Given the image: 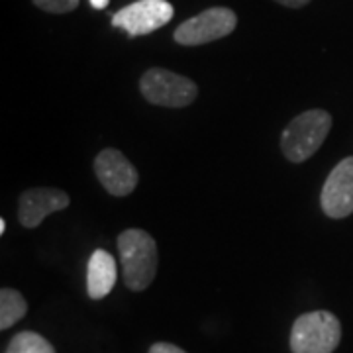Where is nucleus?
Here are the masks:
<instances>
[{
	"label": "nucleus",
	"mask_w": 353,
	"mask_h": 353,
	"mask_svg": "<svg viewBox=\"0 0 353 353\" xmlns=\"http://www.w3.org/2000/svg\"><path fill=\"white\" fill-rule=\"evenodd\" d=\"M118 255L122 263L124 283L130 290H145L157 273V243L152 236L138 228H130L118 236Z\"/></svg>",
	"instance_id": "1"
},
{
	"label": "nucleus",
	"mask_w": 353,
	"mask_h": 353,
	"mask_svg": "<svg viewBox=\"0 0 353 353\" xmlns=\"http://www.w3.org/2000/svg\"><path fill=\"white\" fill-rule=\"evenodd\" d=\"M332 116L326 110H306L290 120L281 136V150L290 163H303L310 159L328 138Z\"/></svg>",
	"instance_id": "2"
},
{
	"label": "nucleus",
	"mask_w": 353,
	"mask_h": 353,
	"mask_svg": "<svg viewBox=\"0 0 353 353\" xmlns=\"http://www.w3.org/2000/svg\"><path fill=\"white\" fill-rule=\"evenodd\" d=\"M340 340V320L328 310H314L299 316L290 330L292 353H334Z\"/></svg>",
	"instance_id": "3"
},
{
	"label": "nucleus",
	"mask_w": 353,
	"mask_h": 353,
	"mask_svg": "<svg viewBox=\"0 0 353 353\" xmlns=\"http://www.w3.org/2000/svg\"><path fill=\"white\" fill-rule=\"evenodd\" d=\"M139 88L143 99L157 106L167 108H183L194 102L199 94L196 83L183 75H176L173 71L153 67L145 71L139 79Z\"/></svg>",
	"instance_id": "4"
},
{
	"label": "nucleus",
	"mask_w": 353,
	"mask_h": 353,
	"mask_svg": "<svg viewBox=\"0 0 353 353\" xmlns=\"http://www.w3.org/2000/svg\"><path fill=\"white\" fill-rule=\"evenodd\" d=\"M238 26V16L230 8H208L175 30V41L181 46H202L230 36Z\"/></svg>",
	"instance_id": "5"
},
{
	"label": "nucleus",
	"mask_w": 353,
	"mask_h": 353,
	"mask_svg": "<svg viewBox=\"0 0 353 353\" xmlns=\"http://www.w3.org/2000/svg\"><path fill=\"white\" fill-rule=\"evenodd\" d=\"M173 6L167 0H138L112 16V26L126 30L128 36L138 38L163 28L173 18Z\"/></svg>",
	"instance_id": "6"
},
{
	"label": "nucleus",
	"mask_w": 353,
	"mask_h": 353,
	"mask_svg": "<svg viewBox=\"0 0 353 353\" xmlns=\"http://www.w3.org/2000/svg\"><path fill=\"white\" fill-rule=\"evenodd\" d=\"M94 173L112 196H128L138 187V171L118 150H102L94 159Z\"/></svg>",
	"instance_id": "7"
},
{
	"label": "nucleus",
	"mask_w": 353,
	"mask_h": 353,
	"mask_svg": "<svg viewBox=\"0 0 353 353\" xmlns=\"http://www.w3.org/2000/svg\"><path fill=\"white\" fill-rule=\"evenodd\" d=\"M320 204L326 216L336 220L353 214V157H345L332 169L320 194Z\"/></svg>",
	"instance_id": "8"
},
{
	"label": "nucleus",
	"mask_w": 353,
	"mask_h": 353,
	"mask_svg": "<svg viewBox=\"0 0 353 353\" xmlns=\"http://www.w3.org/2000/svg\"><path fill=\"white\" fill-rule=\"evenodd\" d=\"M69 194L65 190L48 189H28L18 199V220L24 228H38L46 218L57 210L69 206Z\"/></svg>",
	"instance_id": "9"
},
{
	"label": "nucleus",
	"mask_w": 353,
	"mask_h": 353,
	"mask_svg": "<svg viewBox=\"0 0 353 353\" xmlns=\"http://www.w3.org/2000/svg\"><path fill=\"white\" fill-rule=\"evenodd\" d=\"M116 285V259L104 250L90 255L87 267V292L90 299L101 301Z\"/></svg>",
	"instance_id": "10"
},
{
	"label": "nucleus",
	"mask_w": 353,
	"mask_h": 353,
	"mask_svg": "<svg viewBox=\"0 0 353 353\" xmlns=\"http://www.w3.org/2000/svg\"><path fill=\"white\" fill-rule=\"evenodd\" d=\"M28 312L26 299L14 289L0 290V330H8Z\"/></svg>",
	"instance_id": "11"
},
{
	"label": "nucleus",
	"mask_w": 353,
	"mask_h": 353,
	"mask_svg": "<svg viewBox=\"0 0 353 353\" xmlns=\"http://www.w3.org/2000/svg\"><path fill=\"white\" fill-rule=\"evenodd\" d=\"M6 353H55L53 345L36 332H20L8 343Z\"/></svg>",
	"instance_id": "12"
},
{
	"label": "nucleus",
	"mask_w": 353,
	"mask_h": 353,
	"mask_svg": "<svg viewBox=\"0 0 353 353\" xmlns=\"http://www.w3.org/2000/svg\"><path fill=\"white\" fill-rule=\"evenodd\" d=\"M34 4L51 14H65L73 12L79 6V0H34Z\"/></svg>",
	"instance_id": "13"
},
{
	"label": "nucleus",
	"mask_w": 353,
	"mask_h": 353,
	"mask_svg": "<svg viewBox=\"0 0 353 353\" xmlns=\"http://www.w3.org/2000/svg\"><path fill=\"white\" fill-rule=\"evenodd\" d=\"M150 353H187L185 350L176 347L173 343H167V341H159V343H153L150 347Z\"/></svg>",
	"instance_id": "14"
},
{
	"label": "nucleus",
	"mask_w": 353,
	"mask_h": 353,
	"mask_svg": "<svg viewBox=\"0 0 353 353\" xmlns=\"http://www.w3.org/2000/svg\"><path fill=\"white\" fill-rule=\"evenodd\" d=\"M275 2L283 4V6H289V8H303L310 0H275Z\"/></svg>",
	"instance_id": "15"
},
{
	"label": "nucleus",
	"mask_w": 353,
	"mask_h": 353,
	"mask_svg": "<svg viewBox=\"0 0 353 353\" xmlns=\"http://www.w3.org/2000/svg\"><path fill=\"white\" fill-rule=\"evenodd\" d=\"M108 2H110V0H90V6L97 8V10H102V8L108 6Z\"/></svg>",
	"instance_id": "16"
},
{
	"label": "nucleus",
	"mask_w": 353,
	"mask_h": 353,
	"mask_svg": "<svg viewBox=\"0 0 353 353\" xmlns=\"http://www.w3.org/2000/svg\"><path fill=\"white\" fill-rule=\"evenodd\" d=\"M6 232V220H0V234Z\"/></svg>",
	"instance_id": "17"
}]
</instances>
